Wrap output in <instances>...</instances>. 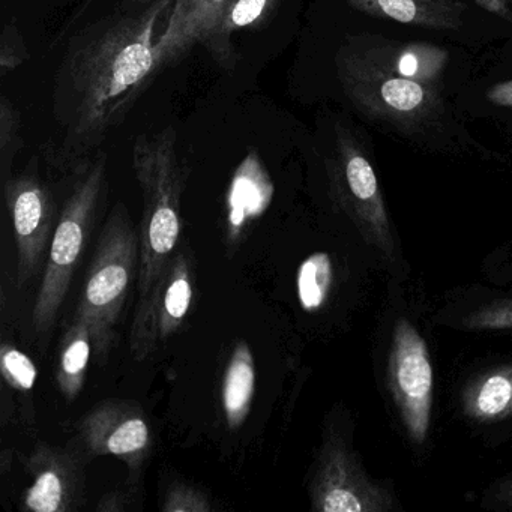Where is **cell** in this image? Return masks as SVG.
Returning a JSON list of instances; mask_svg holds the SVG:
<instances>
[{
	"label": "cell",
	"instance_id": "1",
	"mask_svg": "<svg viewBox=\"0 0 512 512\" xmlns=\"http://www.w3.org/2000/svg\"><path fill=\"white\" fill-rule=\"evenodd\" d=\"M173 0H154L145 10L107 17L73 38L56 74L53 112L61 140L50 163L79 173L122 124L157 76L155 32Z\"/></svg>",
	"mask_w": 512,
	"mask_h": 512
},
{
	"label": "cell",
	"instance_id": "2",
	"mask_svg": "<svg viewBox=\"0 0 512 512\" xmlns=\"http://www.w3.org/2000/svg\"><path fill=\"white\" fill-rule=\"evenodd\" d=\"M425 313L410 278L388 277L374 329L373 373L392 425L416 457L430 448L436 403Z\"/></svg>",
	"mask_w": 512,
	"mask_h": 512
},
{
	"label": "cell",
	"instance_id": "3",
	"mask_svg": "<svg viewBox=\"0 0 512 512\" xmlns=\"http://www.w3.org/2000/svg\"><path fill=\"white\" fill-rule=\"evenodd\" d=\"M176 131L166 127L154 136L140 134L133 146V169L143 199L140 235L139 296L148 292L178 247L181 206L188 169L176 152Z\"/></svg>",
	"mask_w": 512,
	"mask_h": 512
},
{
	"label": "cell",
	"instance_id": "4",
	"mask_svg": "<svg viewBox=\"0 0 512 512\" xmlns=\"http://www.w3.org/2000/svg\"><path fill=\"white\" fill-rule=\"evenodd\" d=\"M140 235L124 203H116L104 223L80 293L73 320L88 326L95 353L106 361L115 346L116 329L139 280Z\"/></svg>",
	"mask_w": 512,
	"mask_h": 512
},
{
	"label": "cell",
	"instance_id": "5",
	"mask_svg": "<svg viewBox=\"0 0 512 512\" xmlns=\"http://www.w3.org/2000/svg\"><path fill=\"white\" fill-rule=\"evenodd\" d=\"M326 173L334 212L376 254L388 277L410 278L412 269L386 206L376 170L358 140L341 125L337 127L334 155L326 161Z\"/></svg>",
	"mask_w": 512,
	"mask_h": 512
},
{
	"label": "cell",
	"instance_id": "6",
	"mask_svg": "<svg viewBox=\"0 0 512 512\" xmlns=\"http://www.w3.org/2000/svg\"><path fill=\"white\" fill-rule=\"evenodd\" d=\"M308 496L316 512L403 511L394 481L374 478L355 448V421L335 407L323 425L322 440L308 475Z\"/></svg>",
	"mask_w": 512,
	"mask_h": 512
},
{
	"label": "cell",
	"instance_id": "7",
	"mask_svg": "<svg viewBox=\"0 0 512 512\" xmlns=\"http://www.w3.org/2000/svg\"><path fill=\"white\" fill-rule=\"evenodd\" d=\"M76 175V184L59 215L32 311V325L38 334H47L55 326L85 253L106 187V154L100 152Z\"/></svg>",
	"mask_w": 512,
	"mask_h": 512
},
{
	"label": "cell",
	"instance_id": "8",
	"mask_svg": "<svg viewBox=\"0 0 512 512\" xmlns=\"http://www.w3.org/2000/svg\"><path fill=\"white\" fill-rule=\"evenodd\" d=\"M337 73L344 94L359 110L383 121L410 122L436 109V86L403 79L362 58L353 47L337 55Z\"/></svg>",
	"mask_w": 512,
	"mask_h": 512
},
{
	"label": "cell",
	"instance_id": "9",
	"mask_svg": "<svg viewBox=\"0 0 512 512\" xmlns=\"http://www.w3.org/2000/svg\"><path fill=\"white\" fill-rule=\"evenodd\" d=\"M194 260L190 251L173 254L160 277L139 296L130 329V352L136 361L151 358L190 313L194 299Z\"/></svg>",
	"mask_w": 512,
	"mask_h": 512
},
{
	"label": "cell",
	"instance_id": "10",
	"mask_svg": "<svg viewBox=\"0 0 512 512\" xmlns=\"http://www.w3.org/2000/svg\"><path fill=\"white\" fill-rule=\"evenodd\" d=\"M4 194L16 236L17 284L23 287L41 271L58 226V206L41 178L37 158L19 175L5 179Z\"/></svg>",
	"mask_w": 512,
	"mask_h": 512
},
{
	"label": "cell",
	"instance_id": "11",
	"mask_svg": "<svg viewBox=\"0 0 512 512\" xmlns=\"http://www.w3.org/2000/svg\"><path fill=\"white\" fill-rule=\"evenodd\" d=\"M83 452L73 448L35 446L25 460L31 485L22 500V508L32 512H73L85 502L86 478Z\"/></svg>",
	"mask_w": 512,
	"mask_h": 512
},
{
	"label": "cell",
	"instance_id": "12",
	"mask_svg": "<svg viewBox=\"0 0 512 512\" xmlns=\"http://www.w3.org/2000/svg\"><path fill=\"white\" fill-rule=\"evenodd\" d=\"M76 445L83 454L112 455L130 467L139 466L151 445V430L139 404L107 400L80 419Z\"/></svg>",
	"mask_w": 512,
	"mask_h": 512
},
{
	"label": "cell",
	"instance_id": "13",
	"mask_svg": "<svg viewBox=\"0 0 512 512\" xmlns=\"http://www.w3.org/2000/svg\"><path fill=\"white\" fill-rule=\"evenodd\" d=\"M430 323L467 334H512V290L499 284H466L443 295Z\"/></svg>",
	"mask_w": 512,
	"mask_h": 512
},
{
	"label": "cell",
	"instance_id": "14",
	"mask_svg": "<svg viewBox=\"0 0 512 512\" xmlns=\"http://www.w3.org/2000/svg\"><path fill=\"white\" fill-rule=\"evenodd\" d=\"M230 0H173L169 22L155 43L157 70L187 55L194 46L206 47L221 64L220 29Z\"/></svg>",
	"mask_w": 512,
	"mask_h": 512
},
{
	"label": "cell",
	"instance_id": "15",
	"mask_svg": "<svg viewBox=\"0 0 512 512\" xmlns=\"http://www.w3.org/2000/svg\"><path fill=\"white\" fill-rule=\"evenodd\" d=\"M455 409L464 424L487 434L512 422V361L470 370L458 383Z\"/></svg>",
	"mask_w": 512,
	"mask_h": 512
},
{
	"label": "cell",
	"instance_id": "16",
	"mask_svg": "<svg viewBox=\"0 0 512 512\" xmlns=\"http://www.w3.org/2000/svg\"><path fill=\"white\" fill-rule=\"evenodd\" d=\"M355 274H383V269L365 268L350 271L344 268L343 259L328 250H316L308 254L296 274V293L299 305L308 314L320 313L331 307L335 296L340 293L346 278Z\"/></svg>",
	"mask_w": 512,
	"mask_h": 512
},
{
	"label": "cell",
	"instance_id": "17",
	"mask_svg": "<svg viewBox=\"0 0 512 512\" xmlns=\"http://www.w3.org/2000/svg\"><path fill=\"white\" fill-rule=\"evenodd\" d=\"M353 49L388 73L431 86H437L449 59L445 49L425 43L395 44L383 41Z\"/></svg>",
	"mask_w": 512,
	"mask_h": 512
},
{
	"label": "cell",
	"instance_id": "18",
	"mask_svg": "<svg viewBox=\"0 0 512 512\" xmlns=\"http://www.w3.org/2000/svg\"><path fill=\"white\" fill-rule=\"evenodd\" d=\"M367 16L434 31H457L466 7L458 0H344Z\"/></svg>",
	"mask_w": 512,
	"mask_h": 512
},
{
	"label": "cell",
	"instance_id": "19",
	"mask_svg": "<svg viewBox=\"0 0 512 512\" xmlns=\"http://www.w3.org/2000/svg\"><path fill=\"white\" fill-rule=\"evenodd\" d=\"M254 386H256V367L254 356L247 343L236 344L230 355L223 380V409L227 425L232 430L242 427L251 403H253Z\"/></svg>",
	"mask_w": 512,
	"mask_h": 512
},
{
	"label": "cell",
	"instance_id": "20",
	"mask_svg": "<svg viewBox=\"0 0 512 512\" xmlns=\"http://www.w3.org/2000/svg\"><path fill=\"white\" fill-rule=\"evenodd\" d=\"M92 349L94 343L88 326L73 320L62 337L56 370L59 391L70 403L82 394Z\"/></svg>",
	"mask_w": 512,
	"mask_h": 512
},
{
	"label": "cell",
	"instance_id": "21",
	"mask_svg": "<svg viewBox=\"0 0 512 512\" xmlns=\"http://www.w3.org/2000/svg\"><path fill=\"white\" fill-rule=\"evenodd\" d=\"M281 0H230L220 29L221 67L233 68L236 62L230 38L235 32L257 29L268 23Z\"/></svg>",
	"mask_w": 512,
	"mask_h": 512
},
{
	"label": "cell",
	"instance_id": "22",
	"mask_svg": "<svg viewBox=\"0 0 512 512\" xmlns=\"http://www.w3.org/2000/svg\"><path fill=\"white\" fill-rule=\"evenodd\" d=\"M22 119L16 104L8 97L0 98V161L7 172L17 152L22 149Z\"/></svg>",
	"mask_w": 512,
	"mask_h": 512
},
{
	"label": "cell",
	"instance_id": "23",
	"mask_svg": "<svg viewBox=\"0 0 512 512\" xmlns=\"http://www.w3.org/2000/svg\"><path fill=\"white\" fill-rule=\"evenodd\" d=\"M0 370L4 379L20 391H31L37 382L38 371L31 358L8 344L0 352Z\"/></svg>",
	"mask_w": 512,
	"mask_h": 512
},
{
	"label": "cell",
	"instance_id": "24",
	"mask_svg": "<svg viewBox=\"0 0 512 512\" xmlns=\"http://www.w3.org/2000/svg\"><path fill=\"white\" fill-rule=\"evenodd\" d=\"M212 509L214 506L202 490L182 481L169 485L161 503L164 512H208Z\"/></svg>",
	"mask_w": 512,
	"mask_h": 512
},
{
	"label": "cell",
	"instance_id": "25",
	"mask_svg": "<svg viewBox=\"0 0 512 512\" xmlns=\"http://www.w3.org/2000/svg\"><path fill=\"white\" fill-rule=\"evenodd\" d=\"M28 61L29 50L25 38L16 20H11L4 26V31L0 35V71L7 76Z\"/></svg>",
	"mask_w": 512,
	"mask_h": 512
},
{
	"label": "cell",
	"instance_id": "26",
	"mask_svg": "<svg viewBox=\"0 0 512 512\" xmlns=\"http://www.w3.org/2000/svg\"><path fill=\"white\" fill-rule=\"evenodd\" d=\"M482 277L487 283L512 287V242L499 245L481 263Z\"/></svg>",
	"mask_w": 512,
	"mask_h": 512
},
{
	"label": "cell",
	"instance_id": "27",
	"mask_svg": "<svg viewBox=\"0 0 512 512\" xmlns=\"http://www.w3.org/2000/svg\"><path fill=\"white\" fill-rule=\"evenodd\" d=\"M479 505L491 511H512V469L494 479L479 499Z\"/></svg>",
	"mask_w": 512,
	"mask_h": 512
},
{
	"label": "cell",
	"instance_id": "28",
	"mask_svg": "<svg viewBox=\"0 0 512 512\" xmlns=\"http://www.w3.org/2000/svg\"><path fill=\"white\" fill-rule=\"evenodd\" d=\"M488 103L497 107H512V80L497 83L487 91Z\"/></svg>",
	"mask_w": 512,
	"mask_h": 512
},
{
	"label": "cell",
	"instance_id": "29",
	"mask_svg": "<svg viewBox=\"0 0 512 512\" xmlns=\"http://www.w3.org/2000/svg\"><path fill=\"white\" fill-rule=\"evenodd\" d=\"M128 496L122 491H112L107 493L106 496L101 499L100 505H98V511H125L128 509Z\"/></svg>",
	"mask_w": 512,
	"mask_h": 512
},
{
	"label": "cell",
	"instance_id": "30",
	"mask_svg": "<svg viewBox=\"0 0 512 512\" xmlns=\"http://www.w3.org/2000/svg\"><path fill=\"white\" fill-rule=\"evenodd\" d=\"M475 2L494 16L503 17V19L509 17L508 0H475Z\"/></svg>",
	"mask_w": 512,
	"mask_h": 512
},
{
	"label": "cell",
	"instance_id": "31",
	"mask_svg": "<svg viewBox=\"0 0 512 512\" xmlns=\"http://www.w3.org/2000/svg\"><path fill=\"white\" fill-rule=\"evenodd\" d=\"M133 2H137V4H151L154 0H133Z\"/></svg>",
	"mask_w": 512,
	"mask_h": 512
}]
</instances>
